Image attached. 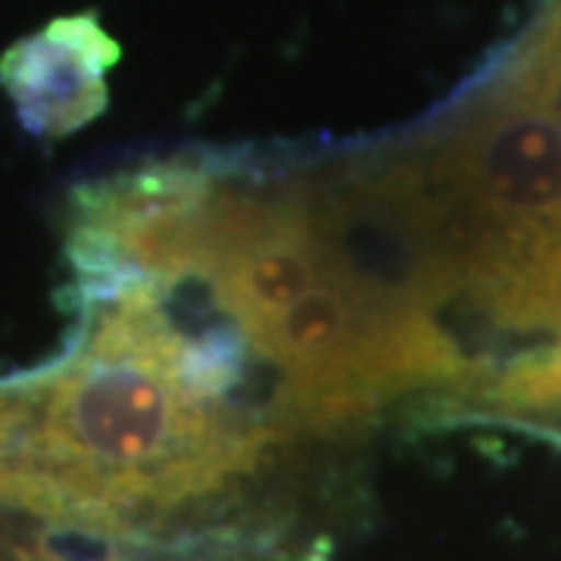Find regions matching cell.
Listing matches in <instances>:
<instances>
[{
	"instance_id": "6da1fadb",
	"label": "cell",
	"mask_w": 561,
	"mask_h": 561,
	"mask_svg": "<svg viewBox=\"0 0 561 561\" xmlns=\"http://www.w3.org/2000/svg\"><path fill=\"white\" fill-rule=\"evenodd\" d=\"M387 162L465 390L522 412L561 359V0L453 119Z\"/></svg>"
},
{
	"instance_id": "7a4b0ae2",
	"label": "cell",
	"mask_w": 561,
	"mask_h": 561,
	"mask_svg": "<svg viewBox=\"0 0 561 561\" xmlns=\"http://www.w3.org/2000/svg\"><path fill=\"white\" fill-rule=\"evenodd\" d=\"M184 341L160 294L138 290L88 312L66 359L0 383V502L110 540L250 474L275 427L203 397Z\"/></svg>"
},
{
	"instance_id": "3957f363",
	"label": "cell",
	"mask_w": 561,
	"mask_h": 561,
	"mask_svg": "<svg viewBox=\"0 0 561 561\" xmlns=\"http://www.w3.org/2000/svg\"><path fill=\"white\" fill-rule=\"evenodd\" d=\"M119 60V41L98 13L60 16L3 50L0 88L28 135L60 140L106 113V72Z\"/></svg>"
},
{
	"instance_id": "277c9868",
	"label": "cell",
	"mask_w": 561,
	"mask_h": 561,
	"mask_svg": "<svg viewBox=\"0 0 561 561\" xmlns=\"http://www.w3.org/2000/svg\"><path fill=\"white\" fill-rule=\"evenodd\" d=\"M561 405V359L542 375L537 387L527 397V412H546V409H559Z\"/></svg>"
}]
</instances>
